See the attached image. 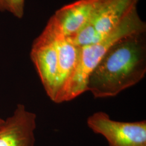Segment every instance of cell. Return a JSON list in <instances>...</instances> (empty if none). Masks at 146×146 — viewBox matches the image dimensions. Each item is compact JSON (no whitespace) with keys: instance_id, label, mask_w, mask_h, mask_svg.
<instances>
[{"instance_id":"1","label":"cell","mask_w":146,"mask_h":146,"mask_svg":"<svg viewBox=\"0 0 146 146\" xmlns=\"http://www.w3.org/2000/svg\"><path fill=\"white\" fill-rule=\"evenodd\" d=\"M145 33L116 43L90 74L87 91L96 99L115 97L140 82L146 73Z\"/></svg>"},{"instance_id":"5","label":"cell","mask_w":146,"mask_h":146,"mask_svg":"<svg viewBox=\"0 0 146 146\" xmlns=\"http://www.w3.org/2000/svg\"><path fill=\"white\" fill-rule=\"evenodd\" d=\"M36 115L19 104L0 127V146H34Z\"/></svg>"},{"instance_id":"7","label":"cell","mask_w":146,"mask_h":146,"mask_svg":"<svg viewBox=\"0 0 146 146\" xmlns=\"http://www.w3.org/2000/svg\"><path fill=\"white\" fill-rule=\"evenodd\" d=\"M139 1L103 0L87 23L101 41L136 9Z\"/></svg>"},{"instance_id":"2","label":"cell","mask_w":146,"mask_h":146,"mask_svg":"<svg viewBox=\"0 0 146 146\" xmlns=\"http://www.w3.org/2000/svg\"><path fill=\"white\" fill-rule=\"evenodd\" d=\"M146 28L135 9L102 40L81 47L78 65L64 89L61 103L73 100L87 92L90 74L110 49L125 37L145 33Z\"/></svg>"},{"instance_id":"10","label":"cell","mask_w":146,"mask_h":146,"mask_svg":"<svg viewBox=\"0 0 146 146\" xmlns=\"http://www.w3.org/2000/svg\"><path fill=\"white\" fill-rule=\"evenodd\" d=\"M0 11H9V0H0Z\"/></svg>"},{"instance_id":"8","label":"cell","mask_w":146,"mask_h":146,"mask_svg":"<svg viewBox=\"0 0 146 146\" xmlns=\"http://www.w3.org/2000/svg\"><path fill=\"white\" fill-rule=\"evenodd\" d=\"M47 26L52 30L55 37L58 55L59 80L58 104H60L64 89L78 65L81 48L73 44L67 37L54 31L48 23Z\"/></svg>"},{"instance_id":"4","label":"cell","mask_w":146,"mask_h":146,"mask_svg":"<svg viewBox=\"0 0 146 146\" xmlns=\"http://www.w3.org/2000/svg\"><path fill=\"white\" fill-rule=\"evenodd\" d=\"M31 58L48 96L58 104L59 80L58 55L55 37L46 26L31 47Z\"/></svg>"},{"instance_id":"3","label":"cell","mask_w":146,"mask_h":146,"mask_svg":"<svg viewBox=\"0 0 146 146\" xmlns=\"http://www.w3.org/2000/svg\"><path fill=\"white\" fill-rule=\"evenodd\" d=\"M87 124L95 134L104 137L108 146H146V120L116 121L101 111L89 116Z\"/></svg>"},{"instance_id":"9","label":"cell","mask_w":146,"mask_h":146,"mask_svg":"<svg viewBox=\"0 0 146 146\" xmlns=\"http://www.w3.org/2000/svg\"><path fill=\"white\" fill-rule=\"evenodd\" d=\"M25 0H9V12L16 17L21 19L24 14Z\"/></svg>"},{"instance_id":"11","label":"cell","mask_w":146,"mask_h":146,"mask_svg":"<svg viewBox=\"0 0 146 146\" xmlns=\"http://www.w3.org/2000/svg\"><path fill=\"white\" fill-rule=\"evenodd\" d=\"M4 122H5V120H3V119H1V118H0V127L3 124Z\"/></svg>"},{"instance_id":"6","label":"cell","mask_w":146,"mask_h":146,"mask_svg":"<svg viewBox=\"0 0 146 146\" xmlns=\"http://www.w3.org/2000/svg\"><path fill=\"white\" fill-rule=\"evenodd\" d=\"M103 0H78L58 10L48 24L66 37L73 36L84 26Z\"/></svg>"}]
</instances>
